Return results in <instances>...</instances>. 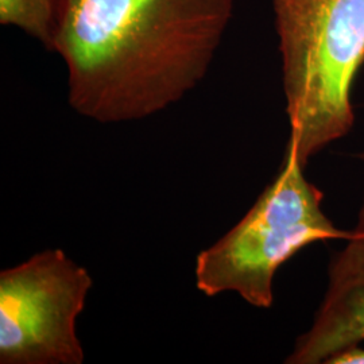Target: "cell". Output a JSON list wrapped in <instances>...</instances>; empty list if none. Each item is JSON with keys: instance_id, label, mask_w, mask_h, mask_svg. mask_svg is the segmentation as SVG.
I'll return each mask as SVG.
<instances>
[{"instance_id": "obj_3", "label": "cell", "mask_w": 364, "mask_h": 364, "mask_svg": "<svg viewBox=\"0 0 364 364\" xmlns=\"http://www.w3.org/2000/svg\"><path fill=\"white\" fill-rule=\"evenodd\" d=\"M296 151L287 154L277 177L234 228L196 259V287L208 297L232 291L251 306L269 309L274 278L302 248L347 240L324 210V193L305 177Z\"/></svg>"}, {"instance_id": "obj_8", "label": "cell", "mask_w": 364, "mask_h": 364, "mask_svg": "<svg viewBox=\"0 0 364 364\" xmlns=\"http://www.w3.org/2000/svg\"><path fill=\"white\" fill-rule=\"evenodd\" d=\"M353 156H355V158H358V159H360V161H363L364 162V149L362 150V151H358V153H355Z\"/></svg>"}, {"instance_id": "obj_5", "label": "cell", "mask_w": 364, "mask_h": 364, "mask_svg": "<svg viewBox=\"0 0 364 364\" xmlns=\"http://www.w3.org/2000/svg\"><path fill=\"white\" fill-rule=\"evenodd\" d=\"M364 344V195L346 246L328 267L324 297L287 364H326L338 352Z\"/></svg>"}, {"instance_id": "obj_1", "label": "cell", "mask_w": 364, "mask_h": 364, "mask_svg": "<svg viewBox=\"0 0 364 364\" xmlns=\"http://www.w3.org/2000/svg\"><path fill=\"white\" fill-rule=\"evenodd\" d=\"M234 0H60L52 53L68 102L97 123L142 120L204 80Z\"/></svg>"}, {"instance_id": "obj_6", "label": "cell", "mask_w": 364, "mask_h": 364, "mask_svg": "<svg viewBox=\"0 0 364 364\" xmlns=\"http://www.w3.org/2000/svg\"><path fill=\"white\" fill-rule=\"evenodd\" d=\"M58 10L60 0H0V25L22 30L52 52Z\"/></svg>"}, {"instance_id": "obj_7", "label": "cell", "mask_w": 364, "mask_h": 364, "mask_svg": "<svg viewBox=\"0 0 364 364\" xmlns=\"http://www.w3.org/2000/svg\"><path fill=\"white\" fill-rule=\"evenodd\" d=\"M326 364H364L363 344L338 352L326 360Z\"/></svg>"}, {"instance_id": "obj_2", "label": "cell", "mask_w": 364, "mask_h": 364, "mask_svg": "<svg viewBox=\"0 0 364 364\" xmlns=\"http://www.w3.org/2000/svg\"><path fill=\"white\" fill-rule=\"evenodd\" d=\"M290 134L306 168L355 124L352 90L364 65V0H273Z\"/></svg>"}, {"instance_id": "obj_4", "label": "cell", "mask_w": 364, "mask_h": 364, "mask_svg": "<svg viewBox=\"0 0 364 364\" xmlns=\"http://www.w3.org/2000/svg\"><path fill=\"white\" fill-rule=\"evenodd\" d=\"M93 281L60 248L0 273V363L81 364L78 316Z\"/></svg>"}]
</instances>
